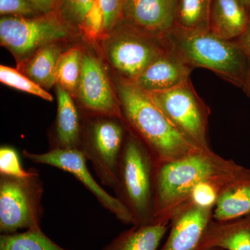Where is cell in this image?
<instances>
[{"label": "cell", "mask_w": 250, "mask_h": 250, "mask_svg": "<svg viewBox=\"0 0 250 250\" xmlns=\"http://www.w3.org/2000/svg\"><path fill=\"white\" fill-rule=\"evenodd\" d=\"M117 90L123 119L147 148L154 166L202 149L182 134L147 93L125 80Z\"/></svg>", "instance_id": "1"}, {"label": "cell", "mask_w": 250, "mask_h": 250, "mask_svg": "<svg viewBox=\"0 0 250 250\" xmlns=\"http://www.w3.org/2000/svg\"><path fill=\"white\" fill-rule=\"evenodd\" d=\"M240 165L201 149L154 166L152 223H170L176 210L188 200L197 184L229 173Z\"/></svg>", "instance_id": "2"}, {"label": "cell", "mask_w": 250, "mask_h": 250, "mask_svg": "<svg viewBox=\"0 0 250 250\" xmlns=\"http://www.w3.org/2000/svg\"><path fill=\"white\" fill-rule=\"evenodd\" d=\"M161 41L189 66L208 69L243 88L248 57L237 41L221 39L208 29L175 26Z\"/></svg>", "instance_id": "3"}, {"label": "cell", "mask_w": 250, "mask_h": 250, "mask_svg": "<svg viewBox=\"0 0 250 250\" xmlns=\"http://www.w3.org/2000/svg\"><path fill=\"white\" fill-rule=\"evenodd\" d=\"M154 172V160L147 148L135 135H128L113 190L132 215L134 225L152 223Z\"/></svg>", "instance_id": "4"}, {"label": "cell", "mask_w": 250, "mask_h": 250, "mask_svg": "<svg viewBox=\"0 0 250 250\" xmlns=\"http://www.w3.org/2000/svg\"><path fill=\"white\" fill-rule=\"evenodd\" d=\"M43 192V183L36 169L24 177L0 174L1 234L41 228Z\"/></svg>", "instance_id": "5"}, {"label": "cell", "mask_w": 250, "mask_h": 250, "mask_svg": "<svg viewBox=\"0 0 250 250\" xmlns=\"http://www.w3.org/2000/svg\"><path fill=\"white\" fill-rule=\"evenodd\" d=\"M120 118L101 116L81 129L80 150L93 165L101 183L114 188L124 147L125 129Z\"/></svg>", "instance_id": "6"}, {"label": "cell", "mask_w": 250, "mask_h": 250, "mask_svg": "<svg viewBox=\"0 0 250 250\" xmlns=\"http://www.w3.org/2000/svg\"><path fill=\"white\" fill-rule=\"evenodd\" d=\"M147 94L189 141L202 149H210L207 141L210 110L190 80L170 89Z\"/></svg>", "instance_id": "7"}, {"label": "cell", "mask_w": 250, "mask_h": 250, "mask_svg": "<svg viewBox=\"0 0 250 250\" xmlns=\"http://www.w3.org/2000/svg\"><path fill=\"white\" fill-rule=\"evenodd\" d=\"M68 34L67 28L53 14L36 18L3 16L0 20L1 45L19 62L41 47L65 39Z\"/></svg>", "instance_id": "8"}, {"label": "cell", "mask_w": 250, "mask_h": 250, "mask_svg": "<svg viewBox=\"0 0 250 250\" xmlns=\"http://www.w3.org/2000/svg\"><path fill=\"white\" fill-rule=\"evenodd\" d=\"M104 48L112 66L127 81L139 76L166 49L161 39L129 26L110 34Z\"/></svg>", "instance_id": "9"}, {"label": "cell", "mask_w": 250, "mask_h": 250, "mask_svg": "<svg viewBox=\"0 0 250 250\" xmlns=\"http://www.w3.org/2000/svg\"><path fill=\"white\" fill-rule=\"evenodd\" d=\"M23 156L35 164L53 166L72 174L93 194L105 209L122 223L134 225V218L129 210L116 197L108 193L93 178L87 167L88 160L80 149H49L42 154L24 150Z\"/></svg>", "instance_id": "10"}, {"label": "cell", "mask_w": 250, "mask_h": 250, "mask_svg": "<svg viewBox=\"0 0 250 250\" xmlns=\"http://www.w3.org/2000/svg\"><path fill=\"white\" fill-rule=\"evenodd\" d=\"M77 96L82 107L88 113L124 121L121 104L113 95L106 72L92 54H83Z\"/></svg>", "instance_id": "11"}, {"label": "cell", "mask_w": 250, "mask_h": 250, "mask_svg": "<svg viewBox=\"0 0 250 250\" xmlns=\"http://www.w3.org/2000/svg\"><path fill=\"white\" fill-rule=\"evenodd\" d=\"M176 0H127L123 16L129 27L162 39L173 28Z\"/></svg>", "instance_id": "12"}, {"label": "cell", "mask_w": 250, "mask_h": 250, "mask_svg": "<svg viewBox=\"0 0 250 250\" xmlns=\"http://www.w3.org/2000/svg\"><path fill=\"white\" fill-rule=\"evenodd\" d=\"M213 208H202L187 202L170 220V232L159 250H195L213 219Z\"/></svg>", "instance_id": "13"}, {"label": "cell", "mask_w": 250, "mask_h": 250, "mask_svg": "<svg viewBox=\"0 0 250 250\" xmlns=\"http://www.w3.org/2000/svg\"><path fill=\"white\" fill-rule=\"evenodd\" d=\"M192 69L177 54L166 48L139 76L129 82L146 93L161 91L189 80Z\"/></svg>", "instance_id": "14"}, {"label": "cell", "mask_w": 250, "mask_h": 250, "mask_svg": "<svg viewBox=\"0 0 250 250\" xmlns=\"http://www.w3.org/2000/svg\"><path fill=\"white\" fill-rule=\"evenodd\" d=\"M250 250V213L227 221L212 220L195 250Z\"/></svg>", "instance_id": "15"}, {"label": "cell", "mask_w": 250, "mask_h": 250, "mask_svg": "<svg viewBox=\"0 0 250 250\" xmlns=\"http://www.w3.org/2000/svg\"><path fill=\"white\" fill-rule=\"evenodd\" d=\"M57 115L49 149H80L82 124L72 95L57 84Z\"/></svg>", "instance_id": "16"}, {"label": "cell", "mask_w": 250, "mask_h": 250, "mask_svg": "<svg viewBox=\"0 0 250 250\" xmlns=\"http://www.w3.org/2000/svg\"><path fill=\"white\" fill-rule=\"evenodd\" d=\"M249 21L246 8L240 0H211L208 30L225 40L240 37Z\"/></svg>", "instance_id": "17"}, {"label": "cell", "mask_w": 250, "mask_h": 250, "mask_svg": "<svg viewBox=\"0 0 250 250\" xmlns=\"http://www.w3.org/2000/svg\"><path fill=\"white\" fill-rule=\"evenodd\" d=\"M250 213V169L245 168L219 195L213 219L227 221Z\"/></svg>", "instance_id": "18"}, {"label": "cell", "mask_w": 250, "mask_h": 250, "mask_svg": "<svg viewBox=\"0 0 250 250\" xmlns=\"http://www.w3.org/2000/svg\"><path fill=\"white\" fill-rule=\"evenodd\" d=\"M170 226V223L132 225L102 250H159V245Z\"/></svg>", "instance_id": "19"}, {"label": "cell", "mask_w": 250, "mask_h": 250, "mask_svg": "<svg viewBox=\"0 0 250 250\" xmlns=\"http://www.w3.org/2000/svg\"><path fill=\"white\" fill-rule=\"evenodd\" d=\"M62 54L57 42L48 44L19 62L21 72L44 89H50L57 84V65Z\"/></svg>", "instance_id": "20"}, {"label": "cell", "mask_w": 250, "mask_h": 250, "mask_svg": "<svg viewBox=\"0 0 250 250\" xmlns=\"http://www.w3.org/2000/svg\"><path fill=\"white\" fill-rule=\"evenodd\" d=\"M211 0H176L175 27L208 29Z\"/></svg>", "instance_id": "21"}, {"label": "cell", "mask_w": 250, "mask_h": 250, "mask_svg": "<svg viewBox=\"0 0 250 250\" xmlns=\"http://www.w3.org/2000/svg\"><path fill=\"white\" fill-rule=\"evenodd\" d=\"M0 250H67L49 238L41 228L0 235Z\"/></svg>", "instance_id": "22"}, {"label": "cell", "mask_w": 250, "mask_h": 250, "mask_svg": "<svg viewBox=\"0 0 250 250\" xmlns=\"http://www.w3.org/2000/svg\"><path fill=\"white\" fill-rule=\"evenodd\" d=\"M83 54L80 49L72 47L62 54L57 65V84L71 95L77 94L82 72Z\"/></svg>", "instance_id": "23"}, {"label": "cell", "mask_w": 250, "mask_h": 250, "mask_svg": "<svg viewBox=\"0 0 250 250\" xmlns=\"http://www.w3.org/2000/svg\"><path fill=\"white\" fill-rule=\"evenodd\" d=\"M0 81L1 83L15 89L35 95L47 101L52 102L53 100V97L47 90L38 85L22 72L12 67L2 65L0 66Z\"/></svg>", "instance_id": "24"}, {"label": "cell", "mask_w": 250, "mask_h": 250, "mask_svg": "<svg viewBox=\"0 0 250 250\" xmlns=\"http://www.w3.org/2000/svg\"><path fill=\"white\" fill-rule=\"evenodd\" d=\"M32 169L23 168L17 151L9 146L0 148V174L12 177H24L31 174Z\"/></svg>", "instance_id": "25"}, {"label": "cell", "mask_w": 250, "mask_h": 250, "mask_svg": "<svg viewBox=\"0 0 250 250\" xmlns=\"http://www.w3.org/2000/svg\"><path fill=\"white\" fill-rule=\"evenodd\" d=\"M104 16V34H111L124 14L127 0H98Z\"/></svg>", "instance_id": "26"}, {"label": "cell", "mask_w": 250, "mask_h": 250, "mask_svg": "<svg viewBox=\"0 0 250 250\" xmlns=\"http://www.w3.org/2000/svg\"><path fill=\"white\" fill-rule=\"evenodd\" d=\"M95 0H60L65 17L72 22L82 26Z\"/></svg>", "instance_id": "27"}, {"label": "cell", "mask_w": 250, "mask_h": 250, "mask_svg": "<svg viewBox=\"0 0 250 250\" xmlns=\"http://www.w3.org/2000/svg\"><path fill=\"white\" fill-rule=\"evenodd\" d=\"M81 28L87 38L91 41L96 40L104 34L103 13L98 0H95Z\"/></svg>", "instance_id": "28"}, {"label": "cell", "mask_w": 250, "mask_h": 250, "mask_svg": "<svg viewBox=\"0 0 250 250\" xmlns=\"http://www.w3.org/2000/svg\"><path fill=\"white\" fill-rule=\"evenodd\" d=\"M39 13L29 0H0V14L3 16L32 18Z\"/></svg>", "instance_id": "29"}, {"label": "cell", "mask_w": 250, "mask_h": 250, "mask_svg": "<svg viewBox=\"0 0 250 250\" xmlns=\"http://www.w3.org/2000/svg\"><path fill=\"white\" fill-rule=\"evenodd\" d=\"M39 13L44 15L53 14L60 4V0H29Z\"/></svg>", "instance_id": "30"}, {"label": "cell", "mask_w": 250, "mask_h": 250, "mask_svg": "<svg viewBox=\"0 0 250 250\" xmlns=\"http://www.w3.org/2000/svg\"><path fill=\"white\" fill-rule=\"evenodd\" d=\"M236 41L246 52L247 55L250 56V14L246 31L237 39Z\"/></svg>", "instance_id": "31"}, {"label": "cell", "mask_w": 250, "mask_h": 250, "mask_svg": "<svg viewBox=\"0 0 250 250\" xmlns=\"http://www.w3.org/2000/svg\"><path fill=\"white\" fill-rule=\"evenodd\" d=\"M248 57V68L247 71L246 79H245L244 85H243V89L248 94L250 98V56Z\"/></svg>", "instance_id": "32"}, {"label": "cell", "mask_w": 250, "mask_h": 250, "mask_svg": "<svg viewBox=\"0 0 250 250\" xmlns=\"http://www.w3.org/2000/svg\"><path fill=\"white\" fill-rule=\"evenodd\" d=\"M247 9H250V0H240Z\"/></svg>", "instance_id": "33"}, {"label": "cell", "mask_w": 250, "mask_h": 250, "mask_svg": "<svg viewBox=\"0 0 250 250\" xmlns=\"http://www.w3.org/2000/svg\"><path fill=\"white\" fill-rule=\"evenodd\" d=\"M205 250H224L223 249H220V248H211V249Z\"/></svg>", "instance_id": "34"}]
</instances>
